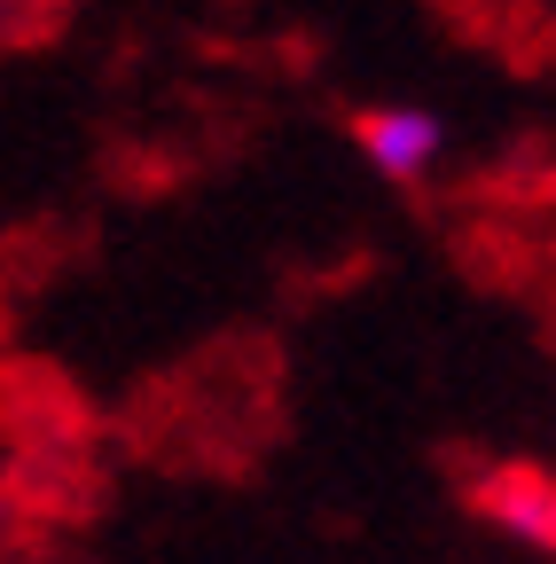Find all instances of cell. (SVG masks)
Instances as JSON below:
<instances>
[{"label":"cell","mask_w":556,"mask_h":564,"mask_svg":"<svg viewBox=\"0 0 556 564\" xmlns=\"http://www.w3.org/2000/svg\"><path fill=\"white\" fill-rule=\"evenodd\" d=\"M353 150L392 188H432L447 150H455V133H447V118L432 102H369L353 118Z\"/></svg>","instance_id":"1"},{"label":"cell","mask_w":556,"mask_h":564,"mask_svg":"<svg viewBox=\"0 0 556 564\" xmlns=\"http://www.w3.org/2000/svg\"><path fill=\"white\" fill-rule=\"evenodd\" d=\"M470 502H478V518L494 525L502 541H517L533 556H556V470H541V463H494V470H478Z\"/></svg>","instance_id":"2"}]
</instances>
